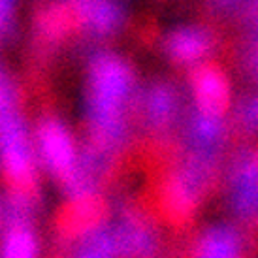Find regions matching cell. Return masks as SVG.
I'll return each mask as SVG.
<instances>
[{
  "instance_id": "obj_1",
  "label": "cell",
  "mask_w": 258,
  "mask_h": 258,
  "mask_svg": "<svg viewBox=\"0 0 258 258\" xmlns=\"http://www.w3.org/2000/svg\"><path fill=\"white\" fill-rule=\"evenodd\" d=\"M230 204L239 217L251 219L258 213V151L245 149L230 166Z\"/></svg>"
},
{
  "instance_id": "obj_2",
  "label": "cell",
  "mask_w": 258,
  "mask_h": 258,
  "mask_svg": "<svg viewBox=\"0 0 258 258\" xmlns=\"http://www.w3.org/2000/svg\"><path fill=\"white\" fill-rule=\"evenodd\" d=\"M76 27L93 36H109L121 27L122 8L117 0H64Z\"/></svg>"
},
{
  "instance_id": "obj_3",
  "label": "cell",
  "mask_w": 258,
  "mask_h": 258,
  "mask_svg": "<svg viewBox=\"0 0 258 258\" xmlns=\"http://www.w3.org/2000/svg\"><path fill=\"white\" fill-rule=\"evenodd\" d=\"M194 98L198 111L222 115L228 108V81L215 66H200L192 78Z\"/></svg>"
},
{
  "instance_id": "obj_4",
  "label": "cell",
  "mask_w": 258,
  "mask_h": 258,
  "mask_svg": "<svg viewBox=\"0 0 258 258\" xmlns=\"http://www.w3.org/2000/svg\"><path fill=\"white\" fill-rule=\"evenodd\" d=\"M72 27H76V23L66 2H51L38 10L36 36L38 43H42L45 47L58 45L68 36Z\"/></svg>"
},
{
  "instance_id": "obj_5",
  "label": "cell",
  "mask_w": 258,
  "mask_h": 258,
  "mask_svg": "<svg viewBox=\"0 0 258 258\" xmlns=\"http://www.w3.org/2000/svg\"><path fill=\"white\" fill-rule=\"evenodd\" d=\"M241 236L232 226H213L198 241L196 258H241Z\"/></svg>"
},
{
  "instance_id": "obj_6",
  "label": "cell",
  "mask_w": 258,
  "mask_h": 258,
  "mask_svg": "<svg viewBox=\"0 0 258 258\" xmlns=\"http://www.w3.org/2000/svg\"><path fill=\"white\" fill-rule=\"evenodd\" d=\"M211 38L200 29H177L166 40L168 55L177 62H196L209 51Z\"/></svg>"
},
{
  "instance_id": "obj_7",
  "label": "cell",
  "mask_w": 258,
  "mask_h": 258,
  "mask_svg": "<svg viewBox=\"0 0 258 258\" xmlns=\"http://www.w3.org/2000/svg\"><path fill=\"white\" fill-rule=\"evenodd\" d=\"M192 134H194L196 147L200 149V155L204 158L211 160V155L221 145L222 134H224L222 115H211V113L198 111L196 119H194Z\"/></svg>"
},
{
  "instance_id": "obj_8",
  "label": "cell",
  "mask_w": 258,
  "mask_h": 258,
  "mask_svg": "<svg viewBox=\"0 0 258 258\" xmlns=\"http://www.w3.org/2000/svg\"><path fill=\"white\" fill-rule=\"evenodd\" d=\"M15 29V0H0V42H6Z\"/></svg>"
}]
</instances>
